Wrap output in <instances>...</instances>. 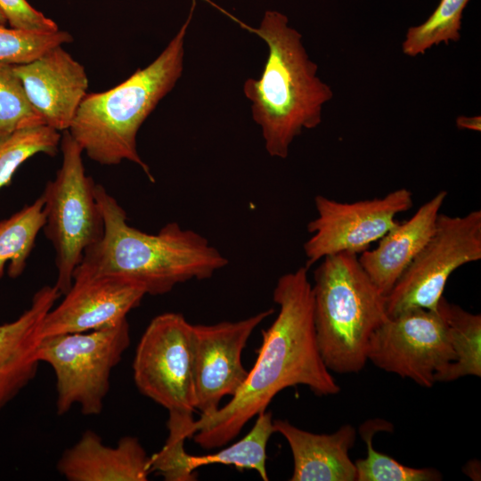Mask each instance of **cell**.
<instances>
[{
	"mask_svg": "<svg viewBox=\"0 0 481 481\" xmlns=\"http://www.w3.org/2000/svg\"><path fill=\"white\" fill-rule=\"evenodd\" d=\"M307 270L302 266L278 279L273 298L279 312L262 330L257 358L244 384L225 405L194 421L192 438L200 447L225 445L287 387L304 385L317 395L339 392L319 350Z\"/></svg>",
	"mask_w": 481,
	"mask_h": 481,
	"instance_id": "1",
	"label": "cell"
},
{
	"mask_svg": "<svg viewBox=\"0 0 481 481\" xmlns=\"http://www.w3.org/2000/svg\"><path fill=\"white\" fill-rule=\"evenodd\" d=\"M102 215V238L88 248L75 272L120 277L143 287L146 295H162L190 280H205L228 259L201 234L173 222L157 233L127 223L126 213L105 188L96 183Z\"/></svg>",
	"mask_w": 481,
	"mask_h": 481,
	"instance_id": "2",
	"label": "cell"
},
{
	"mask_svg": "<svg viewBox=\"0 0 481 481\" xmlns=\"http://www.w3.org/2000/svg\"><path fill=\"white\" fill-rule=\"evenodd\" d=\"M247 29L268 47L259 78L245 81L243 92L251 102L253 120L259 126L265 147L271 157L286 159L290 144L303 129L322 122V106L333 92L318 76L302 35L289 26L288 17L266 11L258 28Z\"/></svg>",
	"mask_w": 481,
	"mask_h": 481,
	"instance_id": "3",
	"label": "cell"
},
{
	"mask_svg": "<svg viewBox=\"0 0 481 481\" xmlns=\"http://www.w3.org/2000/svg\"><path fill=\"white\" fill-rule=\"evenodd\" d=\"M195 0L184 23L160 54L119 85L87 94L69 128L83 152L102 165L123 160L139 166L154 182L137 151V133L159 102L174 88L183 70L184 42Z\"/></svg>",
	"mask_w": 481,
	"mask_h": 481,
	"instance_id": "4",
	"label": "cell"
},
{
	"mask_svg": "<svg viewBox=\"0 0 481 481\" xmlns=\"http://www.w3.org/2000/svg\"><path fill=\"white\" fill-rule=\"evenodd\" d=\"M321 261L312 284L320 353L330 371L359 372L368 361L372 334L388 318L386 296L367 275L358 255L339 253Z\"/></svg>",
	"mask_w": 481,
	"mask_h": 481,
	"instance_id": "5",
	"label": "cell"
},
{
	"mask_svg": "<svg viewBox=\"0 0 481 481\" xmlns=\"http://www.w3.org/2000/svg\"><path fill=\"white\" fill-rule=\"evenodd\" d=\"M60 146L61 167L41 196L43 230L55 251V287L64 295L86 250L102 238L104 224L95 195L96 183L86 174L82 149L69 131H64Z\"/></svg>",
	"mask_w": 481,
	"mask_h": 481,
	"instance_id": "6",
	"label": "cell"
},
{
	"mask_svg": "<svg viewBox=\"0 0 481 481\" xmlns=\"http://www.w3.org/2000/svg\"><path fill=\"white\" fill-rule=\"evenodd\" d=\"M129 345L126 319L95 330L43 338L37 356L54 371L57 414H65L74 404L84 415L100 414L111 371Z\"/></svg>",
	"mask_w": 481,
	"mask_h": 481,
	"instance_id": "7",
	"label": "cell"
},
{
	"mask_svg": "<svg viewBox=\"0 0 481 481\" xmlns=\"http://www.w3.org/2000/svg\"><path fill=\"white\" fill-rule=\"evenodd\" d=\"M480 259L481 211L462 216L440 213L431 237L386 296L387 316L414 308L436 310L451 274Z\"/></svg>",
	"mask_w": 481,
	"mask_h": 481,
	"instance_id": "8",
	"label": "cell"
},
{
	"mask_svg": "<svg viewBox=\"0 0 481 481\" xmlns=\"http://www.w3.org/2000/svg\"><path fill=\"white\" fill-rule=\"evenodd\" d=\"M133 371L143 395L168 412L193 413L192 324L177 313L154 317L137 345Z\"/></svg>",
	"mask_w": 481,
	"mask_h": 481,
	"instance_id": "9",
	"label": "cell"
},
{
	"mask_svg": "<svg viewBox=\"0 0 481 481\" xmlns=\"http://www.w3.org/2000/svg\"><path fill=\"white\" fill-rule=\"evenodd\" d=\"M368 361L431 387L454 361L444 316L437 309L414 308L388 317L371 338Z\"/></svg>",
	"mask_w": 481,
	"mask_h": 481,
	"instance_id": "10",
	"label": "cell"
},
{
	"mask_svg": "<svg viewBox=\"0 0 481 481\" xmlns=\"http://www.w3.org/2000/svg\"><path fill=\"white\" fill-rule=\"evenodd\" d=\"M412 193L396 189L381 198L340 202L322 195L314 198L316 216L307 224L304 244L308 269L326 257L361 254L396 225L398 214L412 208Z\"/></svg>",
	"mask_w": 481,
	"mask_h": 481,
	"instance_id": "11",
	"label": "cell"
},
{
	"mask_svg": "<svg viewBox=\"0 0 481 481\" xmlns=\"http://www.w3.org/2000/svg\"><path fill=\"white\" fill-rule=\"evenodd\" d=\"M273 309L249 318L211 325H192L195 406L200 416L219 409L224 396H233L244 384L249 371L242 351L253 330Z\"/></svg>",
	"mask_w": 481,
	"mask_h": 481,
	"instance_id": "12",
	"label": "cell"
},
{
	"mask_svg": "<svg viewBox=\"0 0 481 481\" xmlns=\"http://www.w3.org/2000/svg\"><path fill=\"white\" fill-rule=\"evenodd\" d=\"M145 295L143 287L120 277L75 272L61 302L45 316L41 339L116 325L126 319Z\"/></svg>",
	"mask_w": 481,
	"mask_h": 481,
	"instance_id": "13",
	"label": "cell"
},
{
	"mask_svg": "<svg viewBox=\"0 0 481 481\" xmlns=\"http://www.w3.org/2000/svg\"><path fill=\"white\" fill-rule=\"evenodd\" d=\"M12 67L45 123L59 132L68 131L87 94L84 66L58 45L32 61Z\"/></svg>",
	"mask_w": 481,
	"mask_h": 481,
	"instance_id": "14",
	"label": "cell"
},
{
	"mask_svg": "<svg viewBox=\"0 0 481 481\" xmlns=\"http://www.w3.org/2000/svg\"><path fill=\"white\" fill-rule=\"evenodd\" d=\"M61 296L45 285L33 296L30 306L15 321L0 325V409L35 377L43 320Z\"/></svg>",
	"mask_w": 481,
	"mask_h": 481,
	"instance_id": "15",
	"label": "cell"
},
{
	"mask_svg": "<svg viewBox=\"0 0 481 481\" xmlns=\"http://www.w3.org/2000/svg\"><path fill=\"white\" fill-rule=\"evenodd\" d=\"M447 192L439 191L404 223H397L373 249L358 256L359 262L382 294L387 296L431 237Z\"/></svg>",
	"mask_w": 481,
	"mask_h": 481,
	"instance_id": "16",
	"label": "cell"
},
{
	"mask_svg": "<svg viewBox=\"0 0 481 481\" xmlns=\"http://www.w3.org/2000/svg\"><path fill=\"white\" fill-rule=\"evenodd\" d=\"M57 469L69 481H146L151 472L150 456L136 437L124 436L110 447L92 430L62 453Z\"/></svg>",
	"mask_w": 481,
	"mask_h": 481,
	"instance_id": "17",
	"label": "cell"
},
{
	"mask_svg": "<svg viewBox=\"0 0 481 481\" xmlns=\"http://www.w3.org/2000/svg\"><path fill=\"white\" fill-rule=\"evenodd\" d=\"M274 433L281 434L293 456L291 481H356L355 462L349 457L356 431L349 424L331 434L303 430L286 420L273 421Z\"/></svg>",
	"mask_w": 481,
	"mask_h": 481,
	"instance_id": "18",
	"label": "cell"
},
{
	"mask_svg": "<svg viewBox=\"0 0 481 481\" xmlns=\"http://www.w3.org/2000/svg\"><path fill=\"white\" fill-rule=\"evenodd\" d=\"M273 421L271 412H260L250 431L230 446L204 455L185 452L179 465L177 481L195 480L197 469L213 464L233 466L239 470H256L263 480L267 481L266 447L274 433Z\"/></svg>",
	"mask_w": 481,
	"mask_h": 481,
	"instance_id": "19",
	"label": "cell"
},
{
	"mask_svg": "<svg viewBox=\"0 0 481 481\" xmlns=\"http://www.w3.org/2000/svg\"><path fill=\"white\" fill-rule=\"evenodd\" d=\"M450 336L454 361L438 382H448L465 376L481 377V315L448 302L444 296L437 305Z\"/></svg>",
	"mask_w": 481,
	"mask_h": 481,
	"instance_id": "20",
	"label": "cell"
},
{
	"mask_svg": "<svg viewBox=\"0 0 481 481\" xmlns=\"http://www.w3.org/2000/svg\"><path fill=\"white\" fill-rule=\"evenodd\" d=\"M44 224L42 196L9 218L0 221V278L7 263L11 277L21 274Z\"/></svg>",
	"mask_w": 481,
	"mask_h": 481,
	"instance_id": "21",
	"label": "cell"
},
{
	"mask_svg": "<svg viewBox=\"0 0 481 481\" xmlns=\"http://www.w3.org/2000/svg\"><path fill=\"white\" fill-rule=\"evenodd\" d=\"M471 0H440L428 19L410 27L402 43L404 54L416 57L441 43L448 45L461 38L463 12Z\"/></svg>",
	"mask_w": 481,
	"mask_h": 481,
	"instance_id": "22",
	"label": "cell"
},
{
	"mask_svg": "<svg viewBox=\"0 0 481 481\" xmlns=\"http://www.w3.org/2000/svg\"><path fill=\"white\" fill-rule=\"evenodd\" d=\"M388 423L382 420H368L362 425L360 434L367 445V455L355 462L356 481H439L442 474L431 468H411L394 458L376 451L373 436L387 430Z\"/></svg>",
	"mask_w": 481,
	"mask_h": 481,
	"instance_id": "23",
	"label": "cell"
},
{
	"mask_svg": "<svg viewBox=\"0 0 481 481\" xmlns=\"http://www.w3.org/2000/svg\"><path fill=\"white\" fill-rule=\"evenodd\" d=\"M61 139L60 132L47 125L0 137V189L11 182L14 172L30 157L37 153L56 155Z\"/></svg>",
	"mask_w": 481,
	"mask_h": 481,
	"instance_id": "24",
	"label": "cell"
},
{
	"mask_svg": "<svg viewBox=\"0 0 481 481\" xmlns=\"http://www.w3.org/2000/svg\"><path fill=\"white\" fill-rule=\"evenodd\" d=\"M46 125L30 103L12 64L0 61V137Z\"/></svg>",
	"mask_w": 481,
	"mask_h": 481,
	"instance_id": "25",
	"label": "cell"
},
{
	"mask_svg": "<svg viewBox=\"0 0 481 481\" xmlns=\"http://www.w3.org/2000/svg\"><path fill=\"white\" fill-rule=\"evenodd\" d=\"M72 41L73 37L69 32L60 29L37 33L0 27V61L24 64L55 46Z\"/></svg>",
	"mask_w": 481,
	"mask_h": 481,
	"instance_id": "26",
	"label": "cell"
},
{
	"mask_svg": "<svg viewBox=\"0 0 481 481\" xmlns=\"http://www.w3.org/2000/svg\"><path fill=\"white\" fill-rule=\"evenodd\" d=\"M0 10L12 29L37 33L59 30L55 21L32 7L27 0H0Z\"/></svg>",
	"mask_w": 481,
	"mask_h": 481,
	"instance_id": "27",
	"label": "cell"
},
{
	"mask_svg": "<svg viewBox=\"0 0 481 481\" xmlns=\"http://www.w3.org/2000/svg\"><path fill=\"white\" fill-rule=\"evenodd\" d=\"M456 126L460 129H468L476 132L481 131L480 116L466 117L460 116L456 118Z\"/></svg>",
	"mask_w": 481,
	"mask_h": 481,
	"instance_id": "28",
	"label": "cell"
},
{
	"mask_svg": "<svg viewBox=\"0 0 481 481\" xmlns=\"http://www.w3.org/2000/svg\"><path fill=\"white\" fill-rule=\"evenodd\" d=\"M6 18L4 17V13L0 10V27H6L7 25Z\"/></svg>",
	"mask_w": 481,
	"mask_h": 481,
	"instance_id": "29",
	"label": "cell"
}]
</instances>
